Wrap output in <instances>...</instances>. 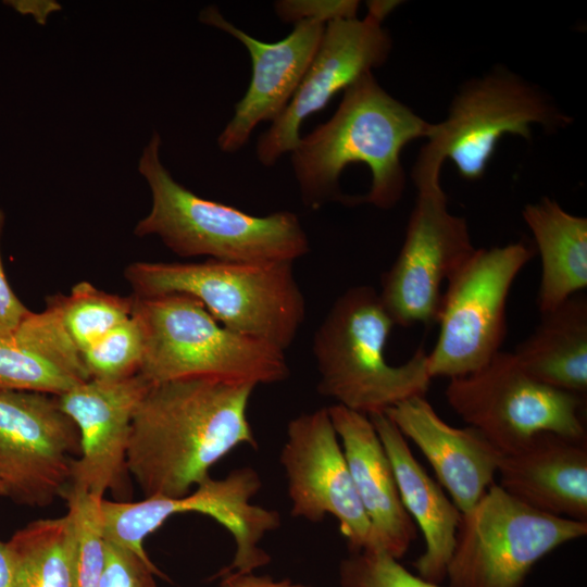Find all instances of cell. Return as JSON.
Wrapping results in <instances>:
<instances>
[{
  "label": "cell",
  "mask_w": 587,
  "mask_h": 587,
  "mask_svg": "<svg viewBox=\"0 0 587 587\" xmlns=\"http://www.w3.org/2000/svg\"><path fill=\"white\" fill-rule=\"evenodd\" d=\"M254 388L204 377L151 383L127 449L128 472L145 498L184 497L235 448H255L247 417Z\"/></svg>",
  "instance_id": "obj_1"
},
{
  "label": "cell",
  "mask_w": 587,
  "mask_h": 587,
  "mask_svg": "<svg viewBox=\"0 0 587 587\" xmlns=\"http://www.w3.org/2000/svg\"><path fill=\"white\" fill-rule=\"evenodd\" d=\"M432 124L366 73L344 90L332 117L301 137L290 152L302 201L311 209L328 201L352 204V196L341 192L339 178L347 166L361 163L371 172V186L355 197V204L395 207L405 186L402 150L426 138Z\"/></svg>",
  "instance_id": "obj_2"
},
{
  "label": "cell",
  "mask_w": 587,
  "mask_h": 587,
  "mask_svg": "<svg viewBox=\"0 0 587 587\" xmlns=\"http://www.w3.org/2000/svg\"><path fill=\"white\" fill-rule=\"evenodd\" d=\"M154 132L142 150L138 171L151 191V209L136 236H157L174 253L230 262H290L310 250L308 236L289 211L257 216L204 199L177 183L160 159Z\"/></svg>",
  "instance_id": "obj_3"
},
{
  "label": "cell",
  "mask_w": 587,
  "mask_h": 587,
  "mask_svg": "<svg viewBox=\"0 0 587 587\" xmlns=\"http://www.w3.org/2000/svg\"><path fill=\"white\" fill-rule=\"evenodd\" d=\"M394 326L375 288L359 285L340 295L313 338L319 392L367 416L426 396L432 377L423 347L399 365L386 360Z\"/></svg>",
  "instance_id": "obj_4"
},
{
  "label": "cell",
  "mask_w": 587,
  "mask_h": 587,
  "mask_svg": "<svg viewBox=\"0 0 587 587\" xmlns=\"http://www.w3.org/2000/svg\"><path fill=\"white\" fill-rule=\"evenodd\" d=\"M133 295H188L223 326L286 350L304 319L305 300L290 262H134Z\"/></svg>",
  "instance_id": "obj_5"
},
{
  "label": "cell",
  "mask_w": 587,
  "mask_h": 587,
  "mask_svg": "<svg viewBox=\"0 0 587 587\" xmlns=\"http://www.w3.org/2000/svg\"><path fill=\"white\" fill-rule=\"evenodd\" d=\"M132 296L143 336L139 373L150 383L204 377L257 387L289 377L285 350L223 326L197 299Z\"/></svg>",
  "instance_id": "obj_6"
},
{
  "label": "cell",
  "mask_w": 587,
  "mask_h": 587,
  "mask_svg": "<svg viewBox=\"0 0 587 587\" xmlns=\"http://www.w3.org/2000/svg\"><path fill=\"white\" fill-rule=\"evenodd\" d=\"M539 88L504 67L472 79L454 96L447 117L433 123L412 168L414 185L440 183L450 160L466 180L480 179L500 139L532 138V127L558 129L571 123Z\"/></svg>",
  "instance_id": "obj_7"
},
{
  "label": "cell",
  "mask_w": 587,
  "mask_h": 587,
  "mask_svg": "<svg viewBox=\"0 0 587 587\" xmlns=\"http://www.w3.org/2000/svg\"><path fill=\"white\" fill-rule=\"evenodd\" d=\"M587 535V522L537 511L494 484L462 513L448 587H523L535 564Z\"/></svg>",
  "instance_id": "obj_8"
},
{
  "label": "cell",
  "mask_w": 587,
  "mask_h": 587,
  "mask_svg": "<svg viewBox=\"0 0 587 587\" xmlns=\"http://www.w3.org/2000/svg\"><path fill=\"white\" fill-rule=\"evenodd\" d=\"M534 255L535 247L524 240L476 248L447 279L436 321L438 338L427 352L432 379L472 374L501 351L510 289Z\"/></svg>",
  "instance_id": "obj_9"
},
{
  "label": "cell",
  "mask_w": 587,
  "mask_h": 587,
  "mask_svg": "<svg viewBox=\"0 0 587 587\" xmlns=\"http://www.w3.org/2000/svg\"><path fill=\"white\" fill-rule=\"evenodd\" d=\"M445 396L451 409L502 454L542 433L586 439L584 398L538 382L513 352L501 350L478 371L451 378Z\"/></svg>",
  "instance_id": "obj_10"
},
{
  "label": "cell",
  "mask_w": 587,
  "mask_h": 587,
  "mask_svg": "<svg viewBox=\"0 0 587 587\" xmlns=\"http://www.w3.org/2000/svg\"><path fill=\"white\" fill-rule=\"evenodd\" d=\"M415 188L403 243L378 292L395 325L402 327L437 321L444 282L476 249L466 221L448 210L440 183Z\"/></svg>",
  "instance_id": "obj_11"
},
{
  "label": "cell",
  "mask_w": 587,
  "mask_h": 587,
  "mask_svg": "<svg viewBox=\"0 0 587 587\" xmlns=\"http://www.w3.org/2000/svg\"><path fill=\"white\" fill-rule=\"evenodd\" d=\"M79 432L57 396L0 391V483L5 497L47 507L70 484Z\"/></svg>",
  "instance_id": "obj_12"
},
{
  "label": "cell",
  "mask_w": 587,
  "mask_h": 587,
  "mask_svg": "<svg viewBox=\"0 0 587 587\" xmlns=\"http://www.w3.org/2000/svg\"><path fill=\"white\" fill-rule=\"evenodd\" d=\"M398 1H370L364 18H340L325 25L320 45L288 105L258 139L255 153L270 166L298 145L300 127L333 97L360 77L382 66L392 40L383 27Z\"/></svg>",
  "instance_id": "obj_13"
},
{
  "label": "cell",
  "mask_w": 587,
  "mask_h": 587,
  "mask_svg": "<svg viewBox=\"0 0 587 587\" xmlns=\"http://www.w3.org/2000/svg\"><path fill=\"white\" fill-rule=\"evenodd\" d=\"M280 463L292 516L315 523L330 514L351 552L370 547L371 524L327 408L301 413L288 423Z\"/></svg>",
  "instance_id": "obj_14"
},
{
  "label": "cell",
  "mask_w": 587,
  "mask_h": 587,
  "mask_svg": "<svg viewBox=\"0 0 587 587\" xmlns=\"http://www.w3.org/2000/svg\"><path fill=\"white\" fill-rule=\"evenodd\" d=\"M150 385L140 373L120 379L89 378L57 397L80 438L70 487L99 498L110 491L115 501H129L127 449L132 421Z\"/></svg>",
  "instance_id": "obj_15"
},
{
  "label": "cell",
  "mask_w": 587,
  "mask_h": 587,
  "mask_svg": "<svg viewBox=\"0 0 587 587\" xmlns=\"http://www.w3.org/2000/svg\"><path fill=\"white\" fill-rule=\"evenodd\" d=\"M199 18L235 37L251 59L249 86L217 138L223 152L235 153L247 143L258 124L274 122L288 105L320 45L325 24L302 21L282 40L263 42L224 18L214 5L207 7Z\"/></svg>",
  "instance_id": "obj_16"
},
{
  "label": "cell",
  "mask_w": 587,
  "mask_h": 587,
  "mask_svg": "<svg viewBox=\"0 0 587 587\" xmlns=\"http://www.w3.org/2000/svg\"><path fill=\"white\" fill-rule=\"evenodd\" d=\"M385 414L421 450L461 513L495 484L502 453L474 427L449 425L425 396L404 400Z\"/></svg>",
  "instance_id": "obj_17"
},
{
  "label": "cell",
  "mask_w": 587,
  "mask_h": 587,
  "mask_svg": "<svg viewBox=\"0 0 587 587\" xmlns=\"http://www.w3.org/2000/svg\"><path fill=\"white\" fill-rule=\"evenodd\" d=\"M327 410L371 524L369 548L382 549L399 560L414 541L416 527L402 504L391 463L375 427L367 415L344 405L336 403Z\"/></svg>",
  "instance_id": "obj_18"
},
{
  "label": "cell",
  "mask_w": 587,
  "mask_h": 587,
  "mask_svg": "<svg viewBox=\"0 0 587 587\" xmlns=\"http://www.w3.org/2000/svg\"><path fill=\"white\" fill-rule=\"evenodd\" d=\"M499 486L522 503L553 516L587 522V444L542 433L502 454Z\"/></svg>",
  "instance_id": "obj_19"
},
{
  "label": "cell",
  "mask_w": 587,
  "mask_h": 587,
  "mask_svg": "<svg viewBox=\"0 0 587 587\" xmlns=\"http://www.w3.org/2000/svg\"><path fill=\"white\" fill-rule=\"evenodd\" d=\"M369 417L391 463L402 504L424 537L425 550L413 566L423 579L440 584L447 577L462 513L414 458L392 421L385 413Z\"/></svg>",
  "instance_id": "obj_20"
},
{
  "label": "cell",
  "mask_w": 587,
  "mask_h": 587,
  "mask_svg": "<svg viewBox=\"0 0 587 587\" xmlns=\"http://www.w3.org/2000/svg\"><path fill=\"white\" fill-rule=\"evenodd\" d=\"M87 379L82 352L48 298L43 311H30L10 336L0 338V391L58 397Z\"/></svg>",
  "instance_id": "obj_21"
},
{
  "label": "cell",
  "mask_w": 587,
  "mask_h": 587,
  "mask_svg": "<svg viewBox=\"0 0 587 587\" xmlns=\"http://www.w3.org/2000/svg\"><path fill=\"white\" fill-rule=\"evenodd\" d=\"M538 382L585 398L587 392V298L578 292L541 314L533 333L512 351Z\"/></svg>",
  "instance_id": "obj_22"
},
{
  "label": "cell",
  "mask_w": 587,
  "mask_h": 587,
  "mask_svg": "<svg viewBox=\"0 0 587 587\" xmlns=\"http://www.w3.org/2000/svg\"><path fill=\"white\" fill-rule=\"evenodd\" d=\"M522 216L541 260L537 305L544 314L587 287V218L548 197L525 205Z\"/></svg>",
  "instance_id": "obj_23"
},
{
  "label": "cell",
  "mask_w": 587,
  "mask_h": 587,
  "mask_svg": "<svg viewBox=\"0 0 587 587\" xmlns=\"http://www.w3.org/2000/svg\"><path fill=\"white\" fill-rule=\"evenodd\" d=\"M5 545L12 587H72L73 526L68 513L30 522Z\"/></svg>",
  "instance_id": "obj_24"
},
{
  "label": "cell",
  "mask_w": 587,
  "mask_h": 587,
  "mask_svg": "<svg viewBox=\"0 0 587 587\" xmlns=\"http://www.w3.org/2000/svg\"><path fill=\"white\" fill-rule=\"evenodd\" d=\"M48 299L80 352L128 320L133 311V296L110 294L85 280L74 285L68 295L55 294Z\"/></svg>",
  "instance_id": "obj_25"
},
{
  "label": "cell",
  "mask_w": 587,
  "mask_h": 587,
  "mask_svg": "<svg viewBox=\"0 0 587 587\" xmlns=\"http://www.w3.org/2000/svg\"><path fill=\"white\" fill-rule=\"evenodd\" d=\"M62 496L66 499L73 526L72 587H100L104 567L102 498L70 486Z\"/></svg>",
  "instance_id": "obj_26"
},
{
  "label": "cell",
  "mask_w": 587,
  "mask_h": 587,
  "mask_svg": "<svg viewBox=\"0 0 587 587\" xmlns=\"http://www.w3.org/2000/svg\"><path fill=\"white\" fill-rule=\"evenodd\" d=\"M89 378L120 379L140 372L143 336L132 315L82 352Z\"/></svg>",
  "instance_id": "obj_27"
},
{
  "label": "cell",
  "mask_w": 587,
  "mask_h": 587,
  "mask_svg": "<svg viewBox=\"0 0 587 587\" xmlns=\"http://www.w3.org/2000/svg\"><path fill=\"white\" fill-rule=\"evenodd\" d=\"M339 575L342 587H441L412 574L378 548L352 552L341 562Z\"/></svg>",
  "instance_id": "obj_28"
},
{
  "label": "cell",
  "mask_w": 587,
  "mask_h": 587,
  "mask_svg": "<svg viewBox=\"0 0 587 587\" xmlns=\"http://www.w3.org/2000/svg\"><path fill=\"white\" fill-rule=\"evenodd\" d=\"M152 562L104 539V567L100 587H158Z\"/></svg>",
  "instance_id": "obj_29"
},
{
  "label": "cell",
  "mask_w": 587,
  "mask_h": 587,
  "mask_svg": "<svg viewBox=\"0 0 587 587\" xmlns=\"http://www.w3.org/2000/svg\"><path fill=\"white\" fill-rule=\"evenodd\" d=\"M359 5L355 0H282L274 8L285 23L317 21L326 25L335 20L357 17Z\"/></svg>",
  "instance_id": "obj_30"
},
{
  "label": "cell",
  "mask_w": 587,
  "mask_h": 587,
  "mask_svg": "<svg viewBox=\"0 0 587 587\" xmlns=\"http://www.w3.org/2000/svg\"><path fill=\"white\" fill-rule=\"evenodd\" d=\"M4 220V212L0 209V240ZM29 312L7 279L0 251V338L10 336Z\"/></svg>",
  "instance_id": "obj_31"
},
{
  "label": "cell",
  "mask_w": 587,
  "mask_h": 587,
  "mask_svg": "<svg viewBox=\"0 0 587 587\" xmlns=\"http://www.w3.org/2000/svg\"><path fill=\"white\" fill-rule=\"evenodd\" d=\"M221 577L220 587H304L288 579L274 580L268 576H255L252 573H228Z\"/></svg>",
  "instance_id": "obj_32"
},
{
  "label": "cell",
  "mask_w": 587,
  "mask_h": 587,
  "mask_svg": "<svg viewBox=\"0 0 587 587\" xmlns=\"http://www.w3.org/2000/svg\"><path fill=\"white\" fill-rule=\"evenodd\" d=\"M0 587H12V564L5 542L0 541Z\"/></svg>",
  "instance_id": "obj_33"
},
{
  "label": "cell",
  "mask_w": 587,
  "mask_h": 587,
  "mask_svg": "<svg viewBox=\"0 0 587 587\" xmlns=\"http://www.w3.org/2000/svg\"><path fill=\"white\" fill-rule=\"evenodd\" d=\"M0 496H4L5 497V490L2 486V484L0 483Z\"/></svg>",
  "instance_id": "obj_34"
}]
</instances>
